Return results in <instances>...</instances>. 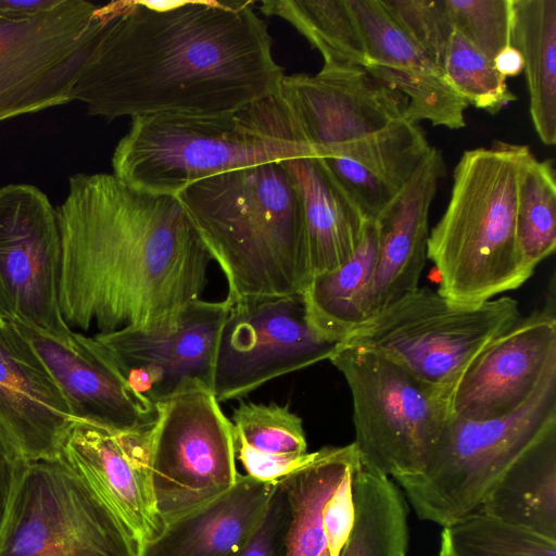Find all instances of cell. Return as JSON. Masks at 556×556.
Here are the masks:
<instances>
[{
  "mask_svg": "<svg viewBox=\"0 0 556 556\" xmlns=\"http://www.w3.org/2000/svg\"><path fill=\"white\" fill-rule=\"evenodd\" d=\"M56 212L60 307L71 328L168 331L202 299L213 260L177 197L79 173Z\"/></svg>",
  "mask_w": 556,
  "mask_h": 556,
  "instance_id": "cell-2",
  "label": "cell"
},
{
  "mask_svg": "<svg viewBox=\"0 0 556 556\" xmlns=\"http://www.w3.org/2000/svg\"><path fill=\"white\" fill-rule=\"evenodd\" d=\"M113 9L61 0L31 17H0V122L71 102Z\"/></svg>",
  "mask_w": 556,
  "mask_h": 556,
  "instance_id": "cell-11",
  "label": "cell"
},
{
  "mask_svg": "<svg viewBox=\"0 0 556 556\" xmlns=\"http://www.w3.org/2000/svg\"><path fill=\"white\" fill-rule=\"evenodd\" d=\"M519 317L518 302L510 296L458 305L438 291L418 287L356 327L337 346L383 356L450 406L468 367Z\"/></svg>",
  "mask_w": 556,
  "mask_h": 556,
  "instance_id": "cell-7",
  "label": "cell"
},
{
  "mask_svg": "<svg viewBox=\"0 0 556 556\" xmlns=\"http://www.w3.org/2000/svg\"><path fill=\"white\" fill-rule=\"evenodd\" d=\"M236 458L247 475L266 482L279 481L308 464L315 452L304 454H266L233 437Z\"/></svg>",
  "mask_w": 556,
  "mask_h": 556,
  "instance_id": "cell-39",
  "label": "cell"
},
{
  "mask_svg": "<svg viewBox=\"0 0 556 556\" xmlns=\"http://www.w3.org/2000/svg\"><path fill=\"white\" fill-rule=\"evenodd\" d=\"M278 93L318 156L355 162L397 190L431 149L405 98L364 67L283 75Z\"/></svg>",
  "mask_w": 556,
  "mask_h": 556,
  "instance_id": "cell-6",
  "label": "cell"
},
{
  "mask_svg": "<svg viewBox=\"0 0 556 556\" xmlns=\"http://www.w3.org/2000/svg\"><path fill=\"white\" fill-rule=\"evenodd\" d=\"M176 197L223 271L230 304L303 292L311 277L302 202L279 161L200 179Z\"/></svg>",
  "mask_w": 556,
  "mask_h": 556,
  "instance_id": "cell-3",
  "label": "cell"
},
{
  "mask_svg": "<svg viewBox=\"0 0 556 556\" xmlns=\"http://www.w3.org/2000/svg\"><path fill=\"white\" fill-rule=\"evenodd\" d=\"M378 248V224L368 220L355 253L306 285L302 292L306 319L323 340L338 344L369 318Z\"/></svg>",
  "mask_w": 556,
  "mask_h": 556,
  "instance_id": "cell-25",
  "label": "cell"
},
{
  "mask_svg": "<svg viewBox=\"0 0 556 556\" xmlns=\"http://www.w3.org/2000/svg\"><path fill=\"white\" fill-rule=\"evenodd\" d=\"M62 237L58 212L37 187L0 188V317L55 339L73 329L60 307Z\"/></svg>",
  "mask_w": 556,
  "mask_h": 556,
  "instance_id": "cell-13",
  "label": "cell"
},
{
  "mask_svg": "<svg viewBox=\"0 0 556 556\" xmlns=\"http://www.w3.org/2000/svg\"><path fill=\"white\" fill-rule=\"evenodd\" d=\"M306 154L316 152L277 90L228 114L131 118L112 166L138 189L176 197L210 176Z\"/></svg>",
  "mask_w": 556,
  "mask_h": 556,
  "instance_id": "cell-5",
  "label": "cell"
},
{
  "mask_svg": "<svg viewBox=\"0 0 556 556\" xmlns=\"http://www.w3.org/2000/svg\"><path fill=\"white\" fill-rule=\"evenodd\" d=\"M359 464L353 442L324 446L308 464L279 480L291 513L282 556H330L321 509L345 473Z\"/></svg>",
  "mask_w": 556,
  "mask_h": 556,
  "instance_id": "cell-26",
  "label": "cell"
},
{
  "mask_svg": "<svg viewBox=\"0 0 556 556\" xmlns=\"http://www.w3.org/2000/svg\"><path fill=\"white\" fill-rule=\"evenodd\" d=\"M153 427L117 432L76 421L61 455L141 546L164 529L151 482Z\"/></svg>",
  "mask_w": 556,
  "mask_h": 556,
  "instance_id": "cell-18",
  "label": "cell"
},
{
  "mask_svg": "<svg viewBox=\"0 0 556 556\" xmlns=\"http://www.w3.org/2000/svg\"><path fill=\"white\" fill-rule=\"evenodd\" d=\"M77 420L25 336L0 325V422L27 462L56 459Z\"/></svg>",
  "mask_w": 556,
  "mask_h": 556,
  "instance_id": "cell-20",
  "label": "cell"
},
{
  "mask_svg": "<svg viewBox=\"0 0 556 556\" xmlns=\"http://www.w3.org/2000/svg\"><path fill=\"white\" fill-rule=\"evenodd\" d=\"M328 361L351 392L353 444L363 469L395 481L420 472L450 414L448 403L374 352L336 345Z\"/></svg>",
  "mask_w": 556,
  "mask_h": 556,
  "instance_id": "cell-9",
  "label": "cell"
},
{
  "mask_svg": "<svg viewBox=\"0 0 556 556\" xmlns=\"http://www.w3.org/2000/svg\"><path fill=\"white\" fill-rule=\"evenodd\" d=\"M2 323H3V320H2V319H1V317H0V325H1Z\"/></svg>",
  "mask_w": 556,
  "mask_h": 556,
  "instance_id": "cell-43",
  "label": "cell"
},
{
  "mask_svg": "<svg viewBox=\"0 0 556 556\" xmlns=\"http://www.w3.org/2000/svg\"><path fill=\"white\" fill-rule=\"evenodd\" d=\"M479 510L556 540V422L508 465Z\"/></svg>",
  "mask_w": 556,
  "mask_h": 556,
  "instance_id": "cell-24",
  "label": "cell"
},
{
  "mask_svg": "<svg viewBox=\"0 0 556 556\" xmlns=\"http://www.w3.org/2000/svg\"><path fill=\"white\" fill-rule=\"evenodd\" d=\"M379 1L395 24L442 68L448 40L454 31L445 1Z\"/></svg>",
  "mask_w": 556,
  "mask_h": 556,
  "instance_id": "cell-35",
  "label": "cell"
},
{
  "mask_svg": "<svg viewBox=\"0 0 556 556\" xmlns=\"http://www.w3.org/2000/svg\"><path fill=\"white\" fill-rule=\"evenodd\" d=\"M531 153L526 144L496 140L465 151L457 162L450 201L427 244L438 292L447 301L481 304L533 275L516 233L518 181Z\"/></svg>",
  "mask_w": 556,
  "mask_h": 556,
  "instance_id": "cell-4",
  "label": "cell"
},
{
  "mask_svg": "<svg viewBox=\"0 0 556 556\" xmlns=\"http://www.w3.org/2000/svg\"><path fill=\"white\" fill-rule=\"evenodd\" d=\"M442 528L439 556H556V540L479 509Z\"/></svg>",
  "mask_w": 556,
  "mask_h": 556,
  "instance_id": "cell-31",
  "label": "cell"
},
{
  "mask_svg": "<svg viewBox=\"0 0 556 556\" xmlns=\"http://www.w3.org/2000/svg\"><path fill=\"white\" fill-rule=\"evenodd\" d=\"M453 30L491 61L510 46L513 0H444Z\"/></svg>",
  "mask_w": 556,
  "mask_h": 556,
  "instance_id": "cell-34",
  "label": "cell"
},
{
  "mask_svg": "<svg viewBox=\"0 0 556 556\" xmlns=\"http://www.w3.org/2000/svg\"><path fill=\"white\" fill-rule=\"evenodd\" d=\"M156 408L151 482L165 527L227 492L240 473L232 424L208 387H185Z\"/></svg>",
  "mask_w": 556,
  "mask_h": 556,
  "instance_id": "cell-12",
  "label": "cell"
},
{
  "mask_svg": "<svg viewBox=\"0 0 556 556\" xmlns=\"http://www.w3.org/2000/svg\"><path fill=\"white\" fill-rule=\"evenodd\" d=\"M554 289L541 309L519 317L468 367L450 400V413L485 420L526 406L556 378Z\"/></svg>",
  "mask_w": 556,
  "mask_h": 556,
  "instance_id": "cell-15",
  "label": "cell"
},
{
  "mask_svg": "<svg viewBox=\"0 0 556 556\" xmlns=\"http://www.w3.org/2000/svg\"><path fill=\"white\" fill-rule=\"evenodd\" d=\"M366 53L365 70L406 100V119L462 129L467 102L441 67L390 17L379 0H349Z\"/></svg>",
  "mask_w": 556,
  "mask_h": 556,
  "instance_id": "cell-19",
  "label": "cell"
},
{
  "mask_svg": "<svg viewBox=\"0 0 556 556\" xmlns=\"http://www.w3.org/2000/svg\"><path fill=\"white\" fill-rule=\"evenodd\" d=\"M442 70L448 84L468 105L492 115L517 99L493 61L456 31L448 40Z\"/></svg>",
  "mask_w": 556,
  "mask_h": 556,
  "instance_id": "cell-32",
  "label": "cell"
},
{
  "mask_svg": "<svg viewBox=\"0 0 556 556\" xmlns=\"http://www.w3.org/2000/svg\"><path fill=\"white\" fill-rule=\"evenodd\" d=\"M260 11L291 24L319 51L323 66L365 67V47L349 0H264Z\"/></svg>",
  "mask_w": 556,
  "mask_h": 556,
  "instance_id": "cell-29",
  "label": "cell"
},
{
  "mask_svg": "<svg viewBox=\"0 0 556 556\" xmlns=\"http://www.w3.org/2000/svg\"><path fill=\"white\" fill-rule=\"evenodd\" d=\"M321 159L368 220H376L401 191L355 162L341 157Z\"/></svg>",
  "mask_w": 556,
  "mask_h": 556,
  "instance_id": "cell-36",
  "label": "cell"
},
{
  "mask_svg": "<svg viewBox=\"0 0 556 556\" xmlns=\"http://www.w3.org/2000/svg\"><path fill=\"white\" fill-rule=\"evenodd\" d=\"M556 422V378L518 412L473 420L448 414L426 465L396 482L421 520L445 527L479 509L508 465Z\"/></svg>",
  "mask_w": 556,
  "mask_h": 556,
  "instance_id": "cell-8",
  "label": "cell"
},
{
  "mask_svg": "<svg viewBox=\"0 0 556 556\" xmlns=\"http://www.w3.org/2000/svg\"><path fill=\"white\" fill-rule=\"evenodd\" d=\"M231 424L233 437L266 454H304L307 441L302 418L289 404L241 402Z\"/></svg>",
  "mask_w": 556,
  "mask_h": 556,
  "instance_id": "cell-33",
  "label": "cell"
},
{
  "mask_svg": "<svg viewBox=\"0 0 556 556\" xmlns=\"http://www.w3.org/2000/svg\"><path fill=\"white\" fill-rule=\"evenodd\" d=\"M278 481L239 475L213 501L165 525L139 556H239L260 527Z\"/></svg>",
  "mask_w": 556,
  "mask_h": 556,
  "instance_id": "cell-22",
  "label": "cell"
},
{
  "mask_svg": "<svg viewBox=\"0 0 556 556\" xmlns=\"http://www.w3.org/2000/svg\"><path fill=\"white\" fill-rule=\"evenodd\" d=\"M253 2L118 1L71 92L113 119L222 115L278 90L283 68Z\"/></svg>",
  "mask_w": 556,
  "mask_h": 556,
  "instance_id": "cell-1",
  "label": "cell"
},
{
  "mask_svg": "<svg viewBox=\"0 0 556 556\" xmlns=\"http://www.w3.org/2000/svg\"><path fill=\"white\" fill-rule=\"evenodd\" d=\"M510 45L522 55L530 115L540 140L556 143V0H513Z\"/></svg>",
  "mask_w": 556,
  "mask_h": 556,
  "instance_id": "cell-27",
  "label": "cell"
},
{
  "mask_svg": "<svg viewBox=\"0 0 556 556\" xmlns=\"http://www.w3.org/2000/svg\"><path fill=\"white\" fill-rule=\"evenodd\" d=\"M231 304L193 300L168 331L123 329L93 336L113 356L128 383L154 404L185 387L212 390L216 352Z\"/></svg>",
  "mask_w": 556,
  "mask_h": 556,
  "instance_id": "cell-16",
  "label": "cell"
},
{
  "mask_svg": "<svg viewBox=\"0 0 556 556\" xmlns=\"http://www.w3.org/2000/svg\"><path fill=\"white\" fill-rule=\"evenodd\" d=\"M445 169L442 153L431 147L413 176L376 219L379 248L369 318L418 288L427 261L430 206Z\"/></svg>",
  "mask_w": 556,
  "mask_h": 556,
  "instance_id": "cell-21",
  "label": "cell"
},
{
  "mask_svg": "<svg viewBox=\"0 0 556 556\" xmlns=\"http://www.w3.org/2000/svg\"><path fill=\"white\" fill-rule=\"evenodd\" d=\"M516 233L520 253L533 269L556 248V179L552 160H526L518 181Z\"/></svg>",
  "mask_w": 556,
  "mask_h": 556,
  "instance_id": "cell-30",
  "label": "cell"
},
{
  "mask_svg": "<svg viewBox=\"0 0 556 556\" xmlns=\"http://www.w3.org/2000/svg\"><path fill=\"white\" fill-rule=\"evenodd\" d=\"M359 465L345 473L321 509V525L330 556H339L354 523L352 476Z\"/></svg>",
  "mask_w": 556,
  "mask_h": 556,
  "instance_id": "cell-38",
  "label": "cell"
},
{
  "mask_svg": "<svg viewBox=\"0 0 556 556\" xmlns=\"http://www.w3.org/2000/svg\"><path fill=\"white\" fill-rule=\"evenodd\" d=\"M43 361L66 399L74 418L117 432L152 427L157 408L126 380L111 353L94 338L74 331L55 339L12 323Z\"/></svg>",
  "mask_w": 556,
  "mask_h": 556,
  "instance_id": "cell-17",
  "label": "cell"
},
{
  "mask_svg": "<svg viewBox=\"0 0 556 556\" xmlns=\"http://www.w3.org/2000/svg\"><path fill=\"white\" fill-rule=\"evenodd\" d=\"M290 517L287 493L278 481L260 527L239 556H282Z\"/></svg>",
  "mask_w": 556,
  "mask_h": 556,
  "instance_id": "cell-37",
  "label": "cell"
},
{
  "mask_svg": "<svg viewBox=\"0 0 556 556\" xmlns=\"http://www.w3.org/2000/svg\"><path fill=\"white\" fill-rule=\"evenodd\" d=\"M493 63L497 72L506 78L518 76L523 72L522 55L511 45L501 50Z\"/></svg>",
  "mask_w": 556,
  "mask_h": 556,
  "instance_id": "cell-42",
  "label": "cell"
},
{
  "mask_svg": "<svg viewBox=\"0 0 556 556\" xmlns=\"http://www.w3.org/2000/svg\"><path fill=\"white\" fill-rule=\"evenodd\" d=\"M352 489L354 523L339 556H407V505L393 480L359 465Z\"/></svg>",
  "mask_w": 556,
  "mask_h": 556,
  "instance_id": "cell-28",
  "label": "cell"
},
{
  "mask_svg": "<svg viewBox=\"0 0 556 556\" xmlns=\"http://www.w3.org/2000/svg\"><path fill=\"white\" fill-rule=\"evenodd\" d=\"M279 162L301 198L309 277L339 267L359 247L368 219L317 154Z\"/></svg>",
  "mask_w": 556,
  "mask_h": 556,
  "instance_id": "cell-23",
  "label": "cell"
},
{
  "mask_svg": "<svg viewBox=\"0 0 556 556\" xmlns=\"http://www.w3.org/2000/svg\"><path fill=\"white\" fill-rule=\"evenodd\" d=\"M27 460L12 437L0 422V528L2 526L14 485Z\"/></svg>",
  "mask_w": 556,
  "mask_h": 556,
  "instance_id": "cell-40",
  "label": "cell"
},
{
  "mask_svg": "<svg viewBox=\"0 0 556 556\" xmlns=\"http://www.w3.org/2000/svg\"><path fill=\"white\" fill-rule=\"evenodd\" d=\"M61 0H0V17L26 18L47 11Z\"/></svg>",
  "mask_w": 556,
  "mask_h": 556,
  "instance_id": "cell-41",
  "label": "cell"
},
{
  "mask_svg": "<svg viewBox=\"0 0 556 556\" xmlns=\"http://www.w3.org/2000/svg\"><path fill=\"white\" fill-rule=\"evenodd\" d=\"M336 345L308 325L302 293L237 302L220 332L212 391L219 403L242 399L273 379L329 359Z\"/></svg>",
  "mask_w": 556,
  "mask_h": 556,
  "instance_id": "cell-14",
  "label": "cell"
},
{
  "mask_svg": "<svg viewBox=\"0 0 556 556\" xmlns=\"http://www.w3.org/2000/svg\"><path fill=\"white\" fill-rule=\"evenodd\" d=\"M140 549L62 457L26 463L0 528V556H139Z\"/></svg>",
  "mask_w": 556,
  "mask_h": 556,
  "instance_id": "cell-10",
  "label": "cell"
}]
</instances>
